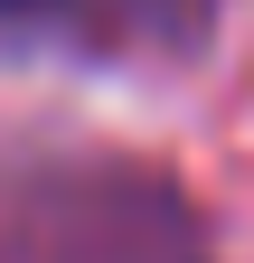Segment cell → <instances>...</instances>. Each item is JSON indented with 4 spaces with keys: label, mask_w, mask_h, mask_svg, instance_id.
<instances>
[{
    "label": "cell",
    "mask_w": 254,
    "mask_h": 263,
    "mask_svg": "<svg viewBox=\"0 0 254 263\" xmlns=\"http://www.w3.org/2000/svg\"><path fill=\"white\" fill-rule=\"evenodd\" d=\"M47 10V0H0V19H38Z\"/></svg>",
    "instance_id": "1"
}]
</instances>
